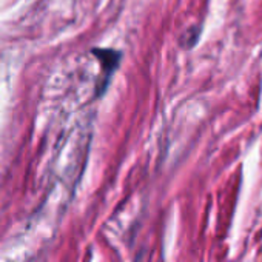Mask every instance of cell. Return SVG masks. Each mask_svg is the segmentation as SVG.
Listing matches in <instances>:
<instances>
[{"instance_id":"1","label":"cell","mask_w":262,"mask_h":262,"mask_svg":"<svg viewBox=\"0 0 262 262\" xmlns=\"http://www.w3.org/2000/svg\"><path fill=\"white\" fill-rule=\"evenodd\" d=\"M93 53L99 57V60L102 62L103 67V76L108 79L110 74L116 70L119 60H120V54L113 51V50H93Z\"/></svg>"}]
</instances>
